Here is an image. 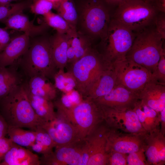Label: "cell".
I'll list each match as a JSON object with an SVG mask.
<instances>
[{"label": "cell", "instance_id": "1", "mask_svg": "<svg viewBox=\"0 0 165 165\" xmlns=\"http://www.w3.org/2000/svg\"><path fill=\"white\" fill-rule=\"evenodd\" d=\"M77 13L76 29L92 44L105 35L115 7L105 0H74Z\"/></svg>", "mask_w": 165, "mask_h": 165}, {"label": "cell", "instance_id": "2", "mask_svg": "<svg viewBox=\"0 0 165 165\" xmlns=\"http://www.w3.org/2000/svg\"><path fill=\"white\" fill-rule=\"evenodd\" d=\"M1 114L9 127L27 128L35 131L44 123L30 104L26 83H22L0 101Z\"/></svg>", "mask_w": 165, "mask_h": 165}, {"label": "cell", "instance_id": "3", "mask_svg": "<svg viewBox=\"0 0 165 165\" xmlns=\"http://www.w3.org/2000/svg\"><path fill=\"white\" fill-rule=\"evenodd\" d=\"M163 41L154 24L147 27L135 33L133 44L126 58L143 66L152 74L165 49Z\"/></svg>", "mask_w": 165, "mask_h": 165}, {"label": "cell", "instance_id": "4", "mask_svg": "<svg viewBox=\"0 0 165 165\" xmlns=\"http://www.w3.org/2000/svg\"><path fill=\"white\" fill-rule=\"evenodd\" d=\"M29 78L40 75L53 78L57 68L53 61L50 38L40 37L35 40L18 62Z\"/></svg>", "mask_w": 165, "mask_h": 165}, {"label": "cell", "instance_id": "5", "mask_svg": "<svg viewBox=\"0 0 165 165\" xmlns=\"http://www.w3.org/2000/svg\"><path fill=\"white\" fill-rule=\"evenodd\" d=\"M135 36V33L112 18L106 34L95 48L107 62L112 64L126 58Z\"/></svg>", "mask_w": 165, "mask_h": 165}, {"label": "cell", "instance_id": "6", "mask_svg": "<svg viewBox=\"0 0 165 165\" xmlns=\"http://www.w3.org/2000/svg\"><path fill=\"white\" fill-rule=\"evenodd\" d=\"M53 103L57 111L65 115L75 127L81 140H84L104 120L101 107L93 100L85 98L69 108Z\"/></svg>", "mask_w": 165, "mask_h": 165}, {"label": "cell", "instance_id": "7", "mask_svg": "<svg viewBox=\"0 0 165 165\" xmlns=\"http://www.w3.org/2000/svg\"><path fill=\"white\" fill-rule=\"evenodd\" d=\"M159 12L143 0H126L116 6L112 19L136 33L154 24Z\"/></svg>", "mask_w": 165, "mask_h": 165}, {"label": "cell", "instance_id": "8", "mask_svg": "<svg viewBox=\"0 0 165 165\" xmlns=\"http://www.w3.org/2000/svg\"><path fill=\"white\" fill-rule=\"evenodd\" d=\"M72 65L71 71L76 80V87L84 98L102 73L112 65L107 62L96 49L92 47Z\"/></svg>", "mask_w": 165, "mask_h": 165}, {"label": "cell", "instance_id": "9", "mask_svg": "<svg viewBox=\"0 0 165 165\" xmlns=\"http://www.w3.org/2000/svg\"><path fill=\"white\" fill-rule=\"evenodd\" d=\"M116 78V84L138 93L151 79V73L145 68L127 59L116 61L112 64Z\"/></svg>", "mask_w": 165, "mask_h": 165}, {"label": "cell", "instance_id": "10", "mask_svg": "<svg viewBox=\"0 0 165 165\" xmlns=\"http://www.w3.org/2000/svg\"><path fill=\"white\" fill-rule=\"evenodd\" d=\"M55 148L54 151L43 155L41 164L87 165L89 157L85 139Z\"/></svg>", "mask_w": 165, "mask_h": 165}, {"label": "cell", "instance_id": "11", "mask_svg": "<svg viewBox=\"0 0 165 165\" xmlns=\"http://www.w3.org/2000/svg\"><path fill=\"white\" fill-rule=\"evenodd\" d=\"M101 106L103 111L104 121L109 127L138 135L144 136L147 134L133 107L113 108Z\"/></svg>", "mask_w": 165, "mask_h": 165}, {"label": "cell", "instance_id": "12", "mask_svg": "<svg viewBox=\"0 0 165 165\" xmlns=\"http://www.w3.org/2000/svg\"><path fill=\"white\" fill-rule=\"evenodd\" d=\"M41 127L50 135L55 147L81 140L75 127L65 115L57 111L52 120L44 122Z\"/></svg>", "mask_w": 165, "mask_h": 165}, {"label": "cell", "instance_id": "13", "mask_svg": "<svg viewBox=\"0 0 165 165\" xmlns=\"http://www.w3.org/2000/svg\"><path fill=\"white\" fill-rule=\"evenodd\" d=\"M110 130L104 120L85 139L89 156L87 165H108L107 145Z\"/></svg>", "mask_w": 165, "mask_h": 165}, {"label": "cell", "instance_id": "14", "mask_svg": "<svg viewBox=\"0 0 165 165\" xmlns=\"http://www.w3.org/2000/svg\"><path fill=\"white\" fill-rule=\"evenodd\" d=\"M146 135L127 133L110 128L107 139V151L108 153L110 151L118 152L128 155L145 150Z\"/></svg>", "mask_w": 165, "mask_h": 165}, {"label": "cell", "instance_id": "15", "mask_svg": "<svg viewBox=\"0 0 165 165\" xmlns=\"http://www.w3.org/2000/svg\"><path fill=\"white\" fill-rule=\"evenodd\" d=\"M138 99V93L116 84L107 94L94 100L101 106L113 108L133 107Z\"/></svg>", "mask_w": 165, "mask_h": 165}, {"label": "cell", "instance_id": "16", "mask_svg": "<svg viewBox=\"0 0 165 165\" xmlns=\"http://www.w3.org/2000/svg\"><path fill=\"white\" fill-rule=\"evenodd\" d=\"M160 128L145 137V153L148 165H163L165 163V138Z\"/></svg>", "mask_w": 165, "mask_h": 165}, {"label": "cell", "instance_id": "17", "mask_svg": "<svg viewBox=\"0 0 165 165\" xmlns=\"http://www.w3.org/2000/svg\"><path fill=\"white\" fill-rule=\"evenodd\" d=\"M30 37L28 34L24 33L11 40L0 52V67L12 66L19 60L28 48Z\"/></svg>", "mask_w": 165, "mask_h": 165}, {"label": "cell", "instance_id": "18", "mask_svg": "<svg viewBox=\"0 0 165 165\" xmlns=\"http://www.w3.org/2000/svg\"><path fill=\"white\" fill-rule=\"evenodd\" d=\"M138 98L159 113L165 108V85L151 80L138 93Z\"/></svg>", "mask_w": 165, "mask_h": 165}, {"label": "cell", "instance_id": "19", "mask_svg": "<svg viewBox=\"0 0 165 165\" xmlns=\"http://www.w3.org/2000/svg\"><path fill=\"white\" fill-rule=\"evenodd\" d=\"M38 156L29 150L13 142L0 165H39Z\"/></svg>", "mask_w": 165, "mask_h": 165}, {"label": "cell", "instance_id": "20", "mask_svg": "<svg viewBox=\"0 0 165 165\" xmlns=\"http://www.w3.org/2000/svg\"><path fill=\"white\" fill-rule=\"evenodd\" d=\"M4 22L6 29H10L22 31L28 34L30 36L43 33L48 26L45 22L40 25H35L23 12L13 15Z\"/></svg>", "mask_w": 165, "mask_h": 165}, {"label": "cell", "instance_id": "21", "mask_svg": "<svg viewBox=\"0 0 165 165\" xmlns=\"http://www.w3.org/2000/svg\"><path fill=\"white\" fill-rule=\"evenodd\" d=\"M116 83V76L112 65L102 73L93 84L85 98L94 100L103 97L109 93Z\"/></svg>", "mask_w": 165, "mask_h": 165}, {"label": "cell", "instance_id": "22", "mask_svg": "<svg viewBox=\"0 0 165 165\" xmlns=\"http://www.w3.org/2000/svg\"><path fill=\"white\" fill-rule=\"evenodd\" d=\"M69 39L68 35L57 32L50 38L52 57L57 68L63 69L68 63Z\"/></svg>", "mask_w": 165, "mask_h": 165}, {"label": "cell", "instance_id": "23", "mask_svg": "<svg viewBox=\"0 0 165 165\" xmlns=\"http://www.w3.org/2000/svg\"><path fill=\"white\" fill-rule=\"evenodd\" d=\"M26 83L29 92L31 94L52 101L57 96V90L54 84L47 81V78L40 75L30 78Z\"/></svg>", "mask_w": 165, "mask_h": 165}, {"label": "cell", "instance_id": "24", "mask_svg": "<svg viewBox=\"0 0 165 165\" xmlns=\"http://www.w3.org/2000/svg\"><path fill=\"white\" fill-rule=\"evenodd\" d=\"M22 82L21 76L15 67H0V101Z\"/></svg>", "mask_w": 165, "mask_h": 165}, {"label": "cell", "instance_id": "25", "mask_svg": "<svg viewBox=\"0 0 165 165\" xmlns=\"http://www.w3.org/2000/svg\"><path fill=\"white\" fill-rule=\"evenodd\" d=\"M28 92L30 104L37 116L44 122L52 120L56 114L52 101L32 95L28 90Z\"/></svg>", "mask_w": 165, "mask_h": 165}, {"label": "cell", "instance_id": "26", "mask_svg": "<svg viewBox=\"0 0 165 165\" xmlns=\"http://www.w3.org/2000/svg\"><path fill=\"white\" fill-rule=\"evenodd\" d=\"M54 8L70 28L76 31L78 15L74 0H60L55 4Z\"/></svg>", "mask_w": 165, "mask_h": 165}, {"label": "cell", "instance_id": "27", "mask_svg": "<svg viewBox=\"0 0 165 165\" xmlns=\"http://www.w3.org/2000/svg\"><path fill=\"white\" fill-rule=\"evenodd\" d=\"M35 131L36 133L35 141L31 148L33 151L43 155L52 152L56 146L50 135L40 126Z\"/></svg>", "mask_w": 165, "mask_h": 165}, {"label": "cell", "instance_id": "28", "mask_svg": "<svg viewBox=\"0 0 165 165\" xmlns=\"http://www.w3.org/2000/svg\"><path fill=\"white\" fill-rule=\"evenodd\" d=\"M7 134L13 142L23 147L31 148L35 141L36 133L34 130L9 127Z\"/></svg>", "mask_w": 165, "mask_h": 165}, {"label": "cell", "instance_id": "29", "mask_svg": "<svg viewBox=\"0 0 165 165\" xmlns=\"http://www.w3.org/2000/svg\"><path fill=\"white\" fill-rule=\"evenodd\" d=\"M53 78L55 87L63 93L70 91L76 87V80L71 71L65 72L64 69H59Z\"/></svg>", "mask_w": 165, "mask_h": 165}, {"label": "cell", "instance_id": "30", "mask_svg": "<svg viewBox=\"0 0 165 165\" xmlns=\"http://www.w3.org/2000/svg\"><path fill=\"white\" fill-rule=\"evenodd\" d=\"M68 35L75 51L76 61L82 57L92 47L93 44L89 39L76 31H73Z\"/></svg>", "mask_w": 165, "mask_h": 165}, {"label": "cell", "instance_id": "31", "mask_svg": "<svg viewBox=\"0 0 165 165\" xmlns=\"http://www.w3.org/2000/svg\"><path fill=\"white\" fill-rule=\"evenodd\" d=\"M45 22L49 26L55 29L57 32L67 34H70L73 31L65 20L58 14L51 11L43 16Z\"/></svg>", "mask_w": 165, "mask_h": 165}, {"label": "cell", "instance_id": "32", "mask_svg": "<svg viewBox=\"0 0 165 165\" xmlns=\"http://www.w3.org/2000/svg\"><path fill=\"white\" fill-rule=\"evenodd\" d=\"M83 99L82 96L77 90L73 89L63 93L61 99L55 102L64 107L69 108L78 104Z\"/></svg>", "mask_w": 165, "mask_h": 165}, {"label": "cell", "instance_id": "33", "mask_svg": "<svg viewBox=\"0 0 165 165\" xmlns=\"http://www.w3.org/2000/svg\"><path fill=\"white\" fill-rule=\"evenodd\" d=\"M26 6L23 3L0 6V21H4L13 15L23 12Z\"/></svg>", "mask_w": 165, "mask_h": 165}, {"label": "cell", "instance_id": "34", "mask_svg": "<svg viewBox=\"0 0 165 165\" xmlns=\"http://www.w3.org/2000/svg\"><path fill=\"white\" fill-rule=\"evenodd\" d=\"M151 80L165 85V49L162 53L155 70L151 74Z\"/></svg>", "mask_w": 165, "mask_h": 165}, {"label": "cell", "instance_id": "35", "mask_svg": "<svg viewBox=\"0 0 165 165\" xmlns=\"http://www.w3.org/2000/svg\"><path fill=\"white\" fill-rule=\"evenodd\" d=\"M54 3L49 0H36L31 6L34 13L43 16L54 8Z\"/></svg>", "mask_w": 165, "mask_h": 165}, {"label": "cell", "instance_id": "36", "mask_svg": "<svg viewBox=\"0 0 165 165\" xmlns=\"http://www.w3.org/2000/svg\"><path fill=\"white\" fill-rule=\"evenodd\" d=\"M127 160V165H148L144 149L128 154Z\"/></svg>", "mask_w": 165, "mask_h": 165}, {"label": "cell", "instance_id": "37", "mask_svg": "<svg viewBox=\"0 0 165 165\" xmlns=\"http://www.w3.org/2000/svg\"><path fill=\"white\" fill-rule=\"evenodd\" d=\"M108 165H126L127 155L118 152H108Z\"/></svg>", "mask_w": 165, "mask_h": 165}, {"label": "cell", "instance_id": "38", "mask_svg": "<svg viewBox=\"0 0 165 165\" xmlns=\"http://www.w3.org/2000/svg\"><path fill=\"white\" fill-rule=\"evenodd\" d=\"M156 31L163 40L165 39V13L159 12L154 22Z\"/></svg>", "mask_w": 165, "mask_h": 165}, {"label": "cell", "instance_id": "39", "mask_svg": "<svg viewBox=\"0 0 165 165\" xmlns=\"http://www.w3.org/2000/svg\"><path fill=\"white\" fill-rule=\"evenodd\" d=\"M13 144V142L9 138L5 137L0 138V163L3 160L6 154Z\"/></svg>", "mask_w": 165, "mask_h": 165}, {"label": "cell", "instance_id": "40", "mask_svg": "<svg viewBox=\"0 0 165 165\" xmlns=\"http://www.w3.org/2000/svg\"><path fill=\"white\" fill-rule=\"evenodd\" d=\"M6 29L0 28V46L2 50L11 40L9 35Z\"/></svg>", "mask_w": 165, "mask_h": 165}, {"label": "cell", "instance_id": "41", "mask_svg": "<svg viewBox=\"0 0 165 165\" xmlns=\"http://www.w3.org/2000/svg\"><path fill=\"white\" fill-rule=\"evenodd\" d=\"M67 57L68 63H71L72 64L75 62V53L74 50L71 45L69 36L68 40V47L67 53Z\"/></svg>", "mask_w": 165, "mask_h": 165}, {"label": "cell", "instance_id": "42", "mask_svg": "<svg viewBox=\"0 0 165 165\" xmlns=\"http://www.w3.org/2000/svg\"><path fill=\"white\" fill-rule=\"evenodd\" d=\"M8 125L2 115L0 114V138L5 137L7 134Z\"/></svg>", "mask_w": 165, "mask_h": 165}, {"label": "cell", "instance_id": "43", "mask_svg": "<svg viewBox=\"0 0 165 165\" xmlns=\"http://www.w3.org/2000/svg\"><path fill=\"white\" fill-rule=\"evenodd\" d=\"M152 4L159 12L165 13V0H154Z\"/></svg>", "mask_w": 165, "mask_h": 165}, {"label": "cell", "instance_id": "44", "mask_svg": "<svg viewBox=\"0 0 165 165\" xmlns=\"http://www.w3.org/2000/svg\"><path fill=\"white\" fill-rule=\"evenodd\" d=\"M110 5L114 6L116 7L121 3L126 0H105Z\"/></svg>", "mask_w": 165, "mask_h": 165}, {"label": "cell", "instance_id": "45", "mask_svg": "<svg viewBox=\"0 0 165 165\" xmlns=\"http://www.w3.org/2000/svg\"><path fill=\"white\" fill-rule=\"evenodd\" d=\"M14 0H0V6H6L8 5Z\"/></svg>", "mask_w": 165, "mask_h": 165}, {"label": "cell", "instance_id": "46", "mask_svg": "<svg viewBox=\"0 0 165 165\" xmlns=\"http://www.w3.org/2000/svg\"><path fill=\"white\" fill-rule=\"evenodd\" d=\"M145 2L152 4L154 0H143Z\"/></svg>", "mask_w": 165, "mask_h": 165}, {"label": "cell", "instance_id": "47", "mask_svg": "<svg viewBox=\"0 0 165 165\" xmlns=\"http://www.w3.org/2000/svg\"><path fill=\"white\" fill-rule=\"evenodd\" d=\"M53 2L55 4L57 2H58L60 0H49Z\"/></svg>", "mask_w": 165, "mask_h": 165}, {"label": "cell", "instance_id": "48", "mask_svg": "<svg viewBox=\"0 0 165 165\" xmlns=\"http://www.w3.org/2000/svg\"><path fill=\"white\" fill-rule=\"evenodd\" d=\"M3 50L2 48L0 46V52L2 50Z\"/></svg>", "mask_w": 165, "mask_h": 165}]
</instances>
